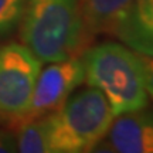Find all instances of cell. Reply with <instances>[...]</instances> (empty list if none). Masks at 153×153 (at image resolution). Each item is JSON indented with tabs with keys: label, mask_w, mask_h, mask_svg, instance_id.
Segmentation results:
<instances>
[{
	"label": "cell",
	"mask_w": 153,
	"mask_h": 153,
	"mask_svg": "<svg viewBox=\"0 0 153 153\" xmlns=\"http://www.w3.org/2000/svg\"><path fill=\"white\" fill-rule=\"evenodd\" d=\"M79 57L87 84L105 95L114 118L148 106L145 68L139 53L123 43L105 41L88 45Z\"/></svg>",
	"instance_id": "1"
},
{
	"label": "cell",
	"mask_w": 153,
	"mask_h": 153,
	"mask_svg": "<svg viewBox=\"0 0 153 153\" xmlns=\"http://www.w3.org/2000/svg\"><path fill=\"white\" fill-rule=\"evenodd\" d=\"M20 26L23 44L41 62L84 51L81 0H26Z\"/></svg>",
	"instance_id": "2"
},
{
	"label": "cell",
	"mask_w": 153,
	"mask_h": 153,
	"mask_svg": "<svg viewBox=\"0 0 153 153\" xmlns=\"http://www.w3.org/2000/svg\"><path fill=\"white\" fill-rule=\"evenodd\" d=\"M47 119L51 153H82L106 136L114 115L104 94L88 85L74 91Z\"/></svg>",
	"instance_id": "3"
},
{
	"label": "cell",
	"mask_w": 153,
	"mask_h": 153,
	"mask_svg": "<svg viewBox=\"0 0 153 153\" xmlns=\"http://www.w3.org/2000/svg\"><path fill=\"white\" fill-rule=\"evenodd\" d=\"M41 65L24 44L9 43L0 47V123H20Z\"/></svg>",
	"instance_id": "4"
},
{
	"label": "cell",
	"mask_w": 153,
	"mask_h": 153,
	"mask_svg": "<svg viewBox=\"0 0 153 153\" xmlns=\"http://www.w3.org/2000/svg\"><path fill=\"white\" fill-rule=\"evenodd\" d=\"M47 64L38 72L28 108L19 125L55 112L85 82V68L79 55Z\"/></svg>",
	"instance_id": "5"
},
{
	"label": "cell",
	"mask_w": 153,
	"mask_h": 153,
	"mask_svg": "<svg viewBox=\"0 0 153 153\" xmlns=\"http://www.w3.org/2000/svg\"><path fill=\"white\" fill-rule=\"evenodd\" d=\"M106 139L118 153H153V109L126 112L115 116Z\"/></svg>",
	"instance_id": "6"
},
{
	"label": "cell",
	"mask_w": 153,
	"mask_h": 153,
	"mask_svg": "<svg viewBox=\"0 0 153 153\" xmlns=\"http://www.w3.org/2000/svg\"><path fill=\"white\" fill-rule=\"evenodd\" d=\"M133 0H81L82 44L91 45L97 36L112 34Z\"/></svg>",
	"instance_id": "7"
},
{
	"label": "cell",
	"mask_w": 153,
	"mask_h": 153,
	"mask_svg": "<svg viewBox=\"0 0 153 153\" xmlns=\"http://www.w3.org/2000/svg\"><path fill=\"white\" fill-rule=\"evenodd\" d=\"M114 36L142 55H153V0H133Z\"/></svg>",
	"instance_id": "8"
},
{
	"label": "cell",
	"mask_w": 153,
	"mask_h": 153,
	"mask_svg": "<svg viewBox=\"0 0 153 153\" xmlns=\"http://www.w3.org/2000/svg\"><path fill=\"white\" fill-rule=\"evenodd\" d=\"M17 152L22 153H51L50 128L47 116L27 120L17 126Z\"/></svg>",
	"instance_id": "9"
},
{
	"label": "cell",
	"mask_w": 153,
	"mask_h": 153,
	"mask_svg": "<svg viewBox=\"0 0 153 153\" xmlns=\"http://www.w3.org/2000/svg\"><path fill=\"white\" fill-rule=\"evenodd\" d=\"M26 0H0V38L10 36L23 19Z\"/></svg>",
	"instance_id": "10"
},
{
	"label": "cell",
	"mask_w": 153,
	"mask_h": 153,
	"mask_svg": "<svg viewBox=\"0 0 153 153\" xmlns=\"http://www.w3.org/2000/svg\"><path fill=\"white\" fill-rule=\"evenodd\" d=\"M17 152L16 136L6 129H0V153Z\"/></svg>",
	"instance_id": "11"
},
{
	"label": "cell",
	"mask_w": 153,
	"mask_h": 153,
	"mask_svg": "<svg viewBox=\"0 0 153 153\" xmlns=\"http://www.w3.org/2000/svg\"><path fill=\"white\" fill-rule=\"evenodd\" d=\"M142 62L143 68H145V79H146L148 95L150 99H153V55H142Z\"/></svg>",
	"instance_id": "12"
}]
</instances>
